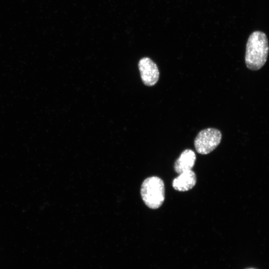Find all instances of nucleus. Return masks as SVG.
Wrapping results in <instances>:
<instances>
[{
    "label": "nucleus",
    "mask_w": 269,
    "mask_h": 269,
    "mask_svg": "<svg viewBox=\"0 0 269 269\" xmlns=\"http://www.w3.org/2000/svg\"><path fill=\"white\" fill-rule=\"evenodd\" d=\"M269 51L266 34L261 31H255L249 36L245 54V63L251 70L260 69L266 63Z\"/></svg>",
    "instance_id": "f257e3e1"
},
{
    "label": "nucleus",
    "mask_w": 269,
    "mask_h": 269,
    "mask_svg": "<svg viewBox=\"0 0 269 269\" xmlns=\"http://www.w3.org/2000/svg\"><path fill=\"white\" fill-rule=\"evenodd\" d=\"M140 194L145 204L156 209L162 205L165 199V187L163 180L157 176L146 178L142 182Z\"/></svg>",
    "instance_id": "f03ea898"
},
{
    "label": "nucleus",
    "mask_w": 269,
    "mask_h": 269,
    "mask_svg": "<svg viewBox=\"0 0 269 269\" xmlns=\"http://www.w3.org/2000/svg\"><path fill=\"white\" fill-rule=\"evenodd\" d=\"M222 139L221 132L215 128H207L200 131L194 139L196 151L201 154H207L214 150Z\"/></svg>",
    "instance_id": "7ed1b4c3"
},
{
    "label": "nucleus",
    "mask_w": 269,
    "mask_h": 269,
    "mask_svg": "<svg viewBox=\"0 0 269 269\" xmlns=\"http://www.w3.org/2000/svg\"><path fill=\"white\" fill-rule=\"evenodd\" d=\"M138 68L143 84L152 86L157 82L159 72L157 65L148 57H143L138 62Z\"/></svg>",
    "instance_id": "20e7f679"
},
{
    "label": "nucleus",
    "mask_w": 269,
    "mask_h": 269,
    "mask_svg": "<svg viewBox=\"0 0 269 269\" xmlns=\"http://www.w3.org/2000/svg\"><path fill=\"white\" fill-rule=\"evenodd\" d=\"M196 183L195 173L192 170H189L179 174V175L173 180L172 185L175 190L184 192L191 189Z\"/></svg>",
    "instance_id": "39448f33"
},
{
    "label": "nucleus",
    "mask_w": 269,
    "mask_h": 269,
    "mask_svg": "<svg viewBox=\"0 0 269 269\" xmlns=\"http://www.w3.org/2000/svg\"><path fill=\"white\" fill-rule=\"evenodd\" d=\"M196 158L194 151L190 149H185L175 161L174 170L177 173L180 174L185 171L191 170L195 165Z\"/></svg>",
    "instance_id": "423d86ee"
},
{
    "label": "nucleus",
    "mask_w": 269,
    "mask_h": 269,
    "mask_svg": "<svg viewBox=\"0 0 269 269\" xmlns=\"http://www.w3.org/2000/svg\"></svg>",
    "instance_id": "0eeeda50"
}]
</instances>
